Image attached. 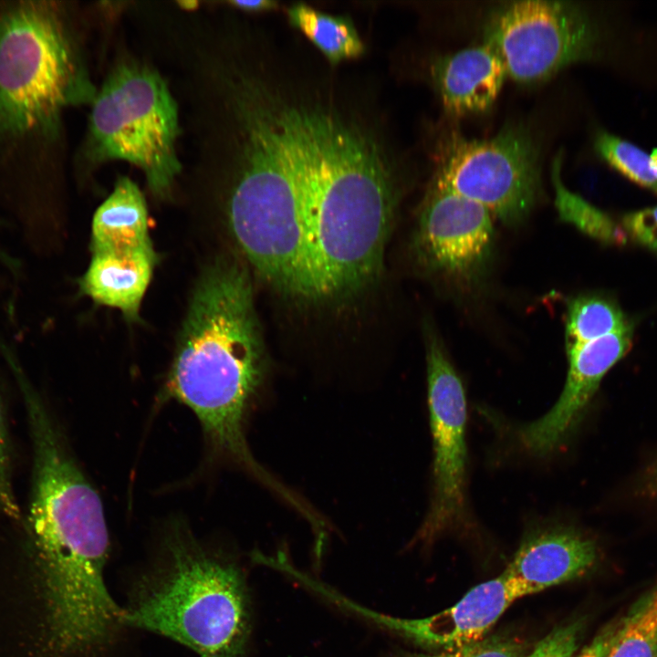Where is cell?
Here are the masks:
<instances>
[{"mask_svg":"<svg viewBox=\"0 0 657 657\" xmlns=\"http://www.w3.org/2000/svg\"><path fill=\"white\" fill-rule=\"evenodd\" d=\"M14 375L32 441L26 527L41 575L47 631L63 643L96 641L122 617L104 579L110 537L102 502L22 369Z\"/></svg>","mask_w":657,"mask_h":657,"instance_id":"cell-1","label":"cell"},{"mask_svg":"<svg viewBox=\"0 0 657 657\" xmlns=\"http://www.w3.org/2000/svg\"><path fill=\"white\" fill-rule=\"evenodd\" d=\"M376 141L336 111L303 120L293 171L317 299L350 295L379 275L394 207Z\"/></svg>","mask_w":657,"mask_h":657,"instance_id":"cell-2","label":"cell"},{"mask_svg":"<svg viewBox=\"0 0 657 657\" xmlns=\"http://www.w3.org/2000/svg\"><path fill=\"white\" fill-rule=\"evenodd\" d=\"M264 351L247 271L216 262L193 293L165 395L190 408L213 447L270 485L244 434L248 403L262 379Z\"/></svg>","mask_w":657,"mask_h":657,"instance_id":"cell-3","label":"cell"},{"mask_svg":"<svg viewBox=\"0 0 657 657\" xmlns=\"http://www.w3.org/2000/svg\"><path fill=\"white\" fill-rule=\"evenodd\" d=\"M162 555L124 609L125 626L170 638L200 657H244L250 604L236 564L182 527L168 533Z\"/></svg>","mask_w":657,"mask_h":657,"instance_id":"cell-4","label":"cell"},{"mask_svg":"<svg viewBox=\"0 0 657 657\" xmlns=\"http://www.w3.org/2000/svg\"><path fill=\"white\" fill-rule=\"evenodd\" d=\"M67 9L57 2L0 5V142L57 139L66 109L91 104V82Z\"/></svg>","mask_w":657,"mask_h":657,"instance_id":"cell-5","label":"cell"},{"mask_svg":"<svg viewBox=\"0 0 657 657\" xmlns=\"http://www.w3.org/2000/svg\"><path fill=\"white\" fill-rule=\"evenodd\" d=\"M81 156L91 166L125 161L157 196L182 172L177 151L180 106L168 79L152 65L124 57L110 68L91 102Z\"/></svg>","mask_w":657,"mask_h":657,"instance_id":"cell-6","label":"cell"},{"mask_svg":"<svg viewBox=\"0 0 657 657\" xmlns=\"http://www.w3.org/2000/svg\"><path fill=\"white\" fill-rule=\"evenodd\" d=\"M219 183L231 232L257 274L287 296L317 299L289 155L256 154Z\"/></svg>","mask_w":657,"mask_h":657,"instance_id":"cell-7","label":"cell"},{"mask_svg":"<svg viewBox=\"0 0 657 657\" xmlns=\"http://www.w3.org/2000/svg\"><path fill=\"white\" fill-rule=\"evenodd\" d=\"M538 149L521 125L484 140L453 136L443 146L433 184L478 203L506 224L524 220L540 193Z\"/></svg>","mask_w":657,"mask_h":657,"instance_id":"cell-8","label":"cell"},{"mask_svg":"<svg viewBox=\"0 0 657 657\" xmlns=\"http://www.w3.org/2000/svg\"><path fill=\"white\" fill-rule=\"evenodd\" d=\"M598 36L589 16L573 2L522 0L493 11L484 42L498 55L507 76L532 83L593 57Z\"/></svg>","mask_w":657,"mask_h":657,"instance_id":"cell-9","label":"cell"},{"mask_svg":"<svg viewBox=\"0 0 657 657\" xmlns=\"http://www.w3.org/2000/svg\"><path fill=\"white\" fill-rule=\"evenodd\" d=\"M425 336L433 496L419 536L430 542L457 524L464 513L466 400L439 337L430 327Z\"/></svg>","mask_w":657,"mask_h":657,"instance_id":"cell-10","label":"cell"},{"mask_svg":"<svg viewBox=\"0 0 657 657\" xmlns=\"http://www.w3.org/2000/svg\"><path fill=\"white\" fill-rule=\"evenodd\" d=\"M413 244L418 262L429 273L454 285H472L492 253L493 217L478 203L432 184Z\"/></svg>","mask_w":657,"mask_h":657,"instance_id":"cell-11","label":"cell"},{"mask_svg":"<svg viewBox=\"0 0 657 657\" xmlns=\"http://www.w3.org/2000/svg\"><path fill=\"white\" fill-rule=\"evenodd\" d=\"M634 326L566 349L568 370L563 391L541 418L524 425L519 437L534 454L546 455L568 437L606 373L630 350Z\"/></svg>","mask_w":657,"mask_h":657,"instance_id":"cell-12","label":"cell"},{"mask_svg":"<svg viewBox=\"0 0 657 657\" xmlns=\"http://www.w3.org/2000/svg\"><path fill=\"white\" fill-rule=\"evenodd\" d=\"M516 600L510 584L500 574L472 588L454 606L426 618L370 616L416 644L450 651L485 639Z\"/></svg>","mask_w":657,"mask_h":657,"instance_id":"cell-13","label":"cell"},{"mask_svg":"<svg viewBox=\"0 0 657 657\" xmlns=\"http://www.w3.org/2000/svg\"><path fill=\"white\" fill-rule=\"evenodd\" d=\"M596 556L592 540L573 528L553 527L527 536L501 574L521 599L581 577Z\"/></svg>","mask_w":657,"mask_h":657,"instance_id":"cell-14","label":"cell"},{"mask_svg":"<svg viewBox=\"0 0 657 657\" xmlns=\"http://www.w3.org/2000/svg\"><path fill=\"white\" fill-rule=\"evenodd\" d=\"M506 76L500 57L485 42L438 57L432 65L433 80L443 106L454 116L488 110Z\"/></svg>","mask_w":657,"mask_h":657,"instance_id":"cell-15","label":"cell"},{"mask_svg":"<svg viewBox=\"0 0 657 657\" xmlns=\"http://www.w3.org/2000/svg\"><path fill=\"white\" fill-rule=\"evenodd\" d=\"M92 252L90 264L79 279L81 292L136 319L156 262L151 241Z\"/></svg>","mask_w":657,"mask_h":657,"instance_id":"cell-16","label":"cell"},{"mask_svg":"<svg viewBox=\"0 0 657 657\" xmlns=\"http://www.w3.org/2000/svg\"><path fill=\"white\" fill-rule=\"evenodd\" d=\"M92 250L138 245L151 241L147 207L137 184L120 177L92 221Z\"/></svg>","mask_w":657,"mask_h":657,"instance_id":"cell-17","label":"cell"},{"mask_svg":"<svg viewBox=\"0 0 657 657\" xmlns=\"http://www.w3.org/2000/svg\"><path fill=\"white\" fill-rule=\"evenodd\" d=\"M287 13L292 25L332 64L356 58L364 52V45L348 18L328 15L301 3L292 5Z\"/></svg>","mask_w":657,"mask_h":657,"instance_id":"cell-18","label":"cell"},{"mask_svg":"<svg viewBox=\"0 0 657 657\" xmlns=\"http://www.w3.org/2000/svg\"><path fill=\"white\" fill-rule=\"evenodd\" d=\"M634 326L618 302L602 293L580 294L568 301L566 349Z\"/></svg>","mask_w":657,"mask_h":657,"instance_id":"cell-19","label":"cell"},{"mask_svg":"<svg viewBox=\"0 0 657 657\" xmlns=\"http://www.w3.org/2000/svg\"><path fill=\"white\" fill-rule=\"evenodd\" d=\"M561 162V154H558L553 162L551 170L555 206L559 218L605 245H624L627 237L620 225L606 213L564 185L560 177Z\"/></svg>","mask_w":657,"mask_h":657,"instance_id":"cell-20","label":"cell"},{"mask_svg":"<svg viewBox=\"0 0 657 657\" xmlns=\"http://www.w3.org/2000/svg\"><path fill=\"white\" fill-rule=\"evenodd\" d=\"M606 657H657V588L612 633Z\"/></svg>","mask_w":657,"mask_h":657,"instance_id":"cell-21","label":"cell"},{"mask_svg":"<svg viewBox=\"0 0 657 657\" xmlns=\"http://www.w3.org/2000/svg\"><path fill=\"white\" fill-rule=\"evenodd\" d=\"M594 145L600 157L615 171L657 194V175L646 151L607 131L598 132Z\"/></svg>","mask_w":657,"mask_h":657,"instance_id":"cell-22","label":"cell"},{"mask_svg":"<svg viewBox=\"0 0 657 657\" xmlns=\"http://www.w3.org/2000/svg\"><path fill=\"white\" fill-rule=\"evenodd\" d=\"M526 645L517 639L491 636L474 643L437 653H409L401 657H526Z\"/></svg>","mask_w":657,"mask_h":657,"instance_id":"cell-23","label":"cell"},{"mask_svg":"<svg viewBox=\"0 0 657 657\" xmlns=\"http://www.w3.org/2000/svg\"><path fill=\"white\" fill-rule=\"evenodd\" d=\"M11 470L10 442L0 395V513L21 522L24 518L14 492Z\"/></svg>","mask_w":657,"mask_h":657,"instance_id":"cell-24","label":"cell"},{"mask_svg":"<svg viewBox=\"0 0 657 657\" xmlns=\"http://www.w3.org/2000/svg\"><path fill=\"white\" fill-rule=\"evenodd\" d=\"M620 227L627 239L657 253V206L624 214Z\"/></svg>","mask_w":657,"mask_h":657,"instance_id":"cell-25","label":"cell"},{"mask_svg":"<svg viewBox=\"0 0 657 657\" xmlns=\"http://www.w3.org/2000/svg\"><path fill=\"white\" fill-rule=\"evenodd\" d=\"M577 622L554 629L526 657H573L579 639Z\"/></svg>","mask_w":657,"mask_h":657,"instance_id":"cell-26","label":"cell"},{"mask_svg":"<svg viewBox=\"0 0 657 657\" xmlns=\"http://www.w3.org/2000/svg\"><path fill=\"white\" fill-rule=\"evenodd\" d=\"M612 633L607 631L585 647L576 657H606Z\"/></svg>","mask_w":657,"mask_h":657,"instance_id":"cell-27","label":"cell"},{"mask_svg":"<svg viewBox=\"0 0 657 657\" xmlns=\"http://www.w3.org/2000/svg\"><path fill=\"white\" fill-rule=\"evenodd\" d=\"M230 7L245 12H261L276 8L277 4L269 0L229 1Z\"/></svg>","mask_w":657,"mask_h":657,"instance_id":"cell-28","label":"cell"},{"mask_svg":"<svg viewBox=\"0 0 657 657\" xmlns=\"http://www.w3.org/2000/svg\"><path fill=\"white\" fill-rule=\"evenodd\" d=\"M650 165L654 172V173L657 175V148H655L651 153H650Z\"/></svg>","mask_w":657,"mask_h":657,"instance_id":"cell-29","label":"cell"},{"mask_svg":"<svg viewBox=\"0 0 657 657\" xmlns=\"http://www.w3.org/2000/svg\"><path fill=\"white\" fill-rule=\"evenodd\" d=\"M5 255V250L0 245V258L3 257Z\"/></svg>","mask_w":657,"mask_h":657,"instance_id":"cell-30","label":"cell"}]
</instances>
